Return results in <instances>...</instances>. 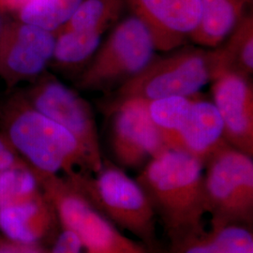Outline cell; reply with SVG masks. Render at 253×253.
Here are the masks:
<instances>
[{"label":"cell","mask_w":253,"mask_h":253,"mask_svg":"<svg viewBox=\"0 0 253 253\" xmlns=\"http://www.w3.org/2000/svg\"><path fill=\"white\" fill-rule=\"evenodd\" d=\"M203 166L190 154L166 148L150 160L138 179L173 234L197 227L208 208Z\"/></svg>","instance_id":"cell-1"},{"label":"cell","mask_w":253,"mask_h":253,"mask_svg":"<svg viewBox=\"0 0 253 253\" xmlns=\"http://www.w3.org/2000/svg\"><path fill=\"white\" fill-rule=\"evenodd\" d=\"M10 144L37 170L53 174L79 159H85L77 139L64 126L27 102H18L6 114Z\"/></svg>","instance_id":"cell-2"},{"label":"cell","mask_w":253,"mask_h":253,"mask_svg":"<svg viewBox=\"0 0 253 253\" xmlns=\"http://www.w3.org/2000/svg\"><path fill=\"white\" fill-rule=\"evenodd\" d=\"M216 75L213 51L185 49L152 59L145 69L122 84L119 100H149L172 96H194Z\"/></svg>","instance_id":"cell-3"},{"label":"cell","mask_w":253,"mask_h":253,"mask_svg":"<svg viewBox=\"0 0 253 253\" xmlns=\"http://www.w3.org/2000/svg\"><path fill=\"white\" fill-rule=\"evenodd\" d=\"M153 39L145 23L133 15L118 24L83 73L81 85L91 90L122 85L153 59Z\"/></svg>","instance_id":"cell-4"},{"label":"cell","mask_w":253,"mask_h":253,"mask_svg":"<svg viewBox=\"0 0 253 253\" xmlns=\"http://www.w3.org/2000/svg\"><path fill=\"white\" fill-rule=\"evenodd\" d=\"M205 190L208 208L225 217L243 216L252 208L253 162L237 148L218 147L207 161Z\"/></svg>","instance_id":"cell-5"},{"label":"cell","mask_w":253,"mask_h":253,"mask_svg":"<svg viewBox=\"0 0 253 253\" xmlns=\"http://www.w3.org/2000/svg\"><path fill=\"white\" fill-rule=\"evenodd\" d=\"M30 105L67 128L78 141L91 166L100 169L94 117L88 104L59 82H42L32 91Z\"/></svg>","instance_id":"cell-6"},{"label":"cell","mask_w":253,"mask_h":253,"mask_svg":"<svg viewBox=\"0 0 253 253\" xmlns=\"http://www.w3.org/2000/svg\"><path fill=\"white\" fill-rule=\"evenodd\" d=\"M118 101L112 124V147L118 163L137 167L168 148L149 117L146 100Z\"/></svg>","instance_id":"cell-7"},{"label":"cell","mask_w":253,"mask_h":253,"mask_svg":"<svg viewBox=\"0 0 253 253\" xmlns=\"http://www.w3.org/2000/svg\"><path fill=\"white\" fill-rule=\"evenodd\" d=\"M95 189L114 221L145 240L152 239L154 208L138 182L121 170L108 167L100 172Z\"/></svg>","instance_id":"cell-8"},{"label":"cell","mask_w":253,"mask_h":253,"mask_svg":"<svg viewBox=\"0 0 253 253\" xmlns=\"http://www.w3.org/2000/svg\"><path fill=\"white\" fill-rule=\"evenodd\" d=\"M137 17L148 28L157 50L182 45L199 27L201 0H131Z\"/></svg>","instance_id":"cell-9"},{"label":"cell","mask_w":253,"mask_h":253,"mask_svg":"<svg viewBox=\"0 0 253 253\" xmlns=\"http://www.w3.org/2000/svg\"><path fill=\"white\" fill-rule=\"evenodd\" d=\"M52 32L24 24L3 30L0 40V73L9 81L31 78L53 58Z\"/></svg>","instance_id":"cell-10"},{"label":"cell","mask_w":253,"mask_h":253,"mask_svg":"<svg viewBox=\"0 0 253 253\" xmlns=\"http://www.w3.org/2000/svg\"><path fill=\"white\" fill-rule=\"evenodd\" d=\"M212 95L224 127V138L235 148L252 156L253 88L248 76L219 74L212 81Z\"/></svg>","instance_id":"cell-11"},{"label":"cell","mask_w":253,"mask_h":253,"mask_svg":"<svg viewBox=\"0 0 253 253\" xmlns=\"http://www.w3.org/2000/svg\"><path fill=\"white\" fill-rule=\"evenodd\" d=\"M58 212L64 225L79 236L88 253H148L75 194L60 198Z\"/></svg>","instance_id":"cell-12"},{"label":"cell","mask_w":253,"mask_h":253,"mask_svg":"<svg viewBox=\"0 0 253 253\" xmlns=\"http://www.w3.org/2000/svg\"><path fill=\"white\" fill-rule=\"evenodd\" d=\"M223 138V123L215 104L195 97L171 148L185 151L205 163L218 147L224 145Z\"/></svg>","instance_id":"cell-13"},{"label":"cell","mask_w":253,"mask_h":253,"mask_svg":"<svg viewBox=\"0 0 253 253\" xmlns=\"http://www.w3.org/2000/svg\"><path fill=\"white\" fill-rule=\"evenodd\" d=\"M202 19L190 36L197 44L209 48L219 45L244 17L248 0H201Z\"/></svg>","instance_id":"cell-14"},{"label":"cell","mask_w":253,"mask_h":253,"mask_svg":"<svg viewBox=\"0 0 253 253\" xmlns=\"http://www.w3.org/2000/svg\"><path fill=\"white\" fill-rule=\"evenodd\" d=\"M215 48V78L224 73H238L249 77L253 71V17L244 16L229 34L226 42Z\"/></svg>","instance_id":"cell-15"},{"label":"cell","mask_w":253,"mask_h":253,"mask_svg":"<svg viewBox=\"0 0 253 253\" xmlns=\"http://www.w3.org/2000/svg\"><path fill=\"white\" fill-rule=\"evenodd\" d=\"M43 212L35 198L0 208V229L15 243L32 245L44 224Z\"/></svg>","instance_id":"cell-16"},{"label":"cell","mask_w":253,"mask_h":253,"mask_svg":"<svg viewBox=\"0 0 253 253\" xmlns=\"http://www.w3.org/2000/svg\"><path fill=\"white\" fill-rule=\"evenodd\" d=\"M194 96H172L147 101L148 114L154 125L171 148L181 127L188 118Z\"/></svg>","instance_id":"cell-17"},{"label":"cell","mask_w":253,"mask_h":253,"mask_svg":"<svg viewBox=\"0 0 253 253\" xmlns=\"http://www.w3.org/2000/svg\"><path fill=\"white\" fill-rule=\"evenodd\" d=\"M83 0H31L20 9L24 24L54 31L64 26Z\"/></svg>","instance_id":"cell-18"},{"label":"cell","mask_w":253,"mask_h":253,"mask_svg":"<svg viewBox=\"0 0 253 253\" xmlns=\"http://www.w3.org/2000/svg\"><path fill=\"white\" fill-rule=\"evenodd\" d=\"M121 0H84L64 25L62 30L80 32L103 31L118 18Z\"/></svg>","instance_id":"cell-19"},{"label":"cell","mask_w":253,"mask_h":253,"mask_svg":"<svg viewBox=\"0 0 253 253\" xmlns=\"http://www.w3.org/2000/svg\"><path fill=\"white\" fill-rule=\"evenodd\" d=\"M100 32L60 30L54 41L53 57L61 65L73 66L87 60L100 47Z\"/></svg>","instance_id":"cell-20"},{"label":"cell","mask_w":253,"mask_h":253,"mask_svg":"<svg viewBox=\"0 0 253 253\" xmlns=\"http://www.w3.org/2000/svg\"><path fill=\"white\" fill-rule=\"evenodd\" d=\"M34 174L17 164L0 171V208L35 198Z\"/></svg>","instance_id":"cell-21"},{"label":"cell","mask_w":253,"mask_h":253,"mask_svg":"<svg viewBox=\"0 0 253 253\" xmlns=\"http://www.w3.org/2000/svg\"><path fill=\"white\" fill-rule=\"evenodd\" d=\"M184 253H253L251 232L240 226H227L212 239L187 249Z\"/></svg>","instance_id":"cell-22"},{"label":"cell","mask_w":253,"mask_h":253,"mask_svg":"<svg viewBox=\"0 0 253 253\" xmlns=\"http://www.w3.org/2000/svg\"><path fill=\"white\" fill-rule=\"evenodd\" d=\"M84 245L74 232L66 229L57 238L52 253H82Z\"/></svg>","instance_id":"cell-23"},{"label":"cell","mask_w":253,"mask_h":253,"mask_svg":"<svg viewBox=\"0 0 253 253\" xmlns=\"http://www.w3.org/2000/svg\"><path fill=\"white\" fill-rule=\"evenodd\" d=\"M17 164L16 159L8 144L0 138V171Z\"/></svg>","instance_id":"cell-24"},{"label":"cell","mask_w":253,"mask_h":253,"mask_svg":"<svg viewBox=\"0 0 253 253\" xmlns=\"http://www.w3.org/2000/svg\"><path fill=\"white\" fill-rule=\"evenodd\" d=\"M0 253H40L32 245L20 244L9 245L0 247Z\"/></svg>","instance_id":"cell-25"},{"label":"cell","mask_w":253,"mask_h":253,"mask_svg":"<svg viewBox=\"0 0 253 253\" xmlns=\"http://www.w3.org/2000/svg\"><path fill=\"white\" fill-rule=\"evenodd\" d=\"M31 0H0V8L6 9H21Z\"/></svg>","instance_id":"cell-26"},{"label":"cell","mask_w":253,"mask_h":253,"mask_svg":"<svg viewBox=\"0 0 253 253\" xmlns=\"http://www.w3.org/2000/svg\"><path fill=\"white\" fill-rule=\"evenodd\" d=\"M2 33H3V30H1V25H0V40H1V36H2Z\"/></svg>","instance_id":"cell-27"}]
</instances>
